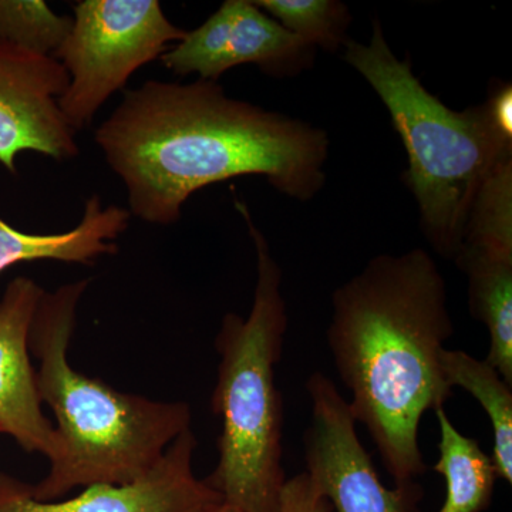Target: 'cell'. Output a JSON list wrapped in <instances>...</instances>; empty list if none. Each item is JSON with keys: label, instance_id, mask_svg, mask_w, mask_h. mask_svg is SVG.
I'll list each match as a JSON object with an SVG mask.
<instances>
[{"label": "cell", "instance_id": "1", "mask_svg": "<svg viewBox=\"0 0 512 512\" xmlns=\"http://www.w3.org/2000/svg\"><path fill=\"white\" fill-rule=\"evenodd\" d=\"M94 141L126 187L131 217L177 224L194 192L262 175L292 200L326 183L330 141L322 128L234 99L218 82L148 80L124 92Z\"/></svg>", "mask_w": 512, "mask_h": 512}, {"label": "cell", "instance_id": "2", "mask_svg": "<svg viewBox=\"0 0 512 512\" xmlns=\"http://www.w3.org/2000/svg\"><path fill=\"white\" fill-rule=\"evenodd\" d=\"M453 335L446 281L424 249L377 255L333 292V365L394 484L426 473L420 421L453 397L440 363Z\"/></svg>", "mask_w": 512, "mask_h": 512}, {"label": "cell", "instance_id": "3", "mask_svg": "<svg viewBox=\"0 0 512 512\" xmlns=\"http://www.w3.org/2000/svg\"><path fill=\"white\" fill-rule=\"evenodd\" d=\"M89 284L80 279L46 291L30 328L40 400L49 404L57 423L46 477L26 484L36 501L60 500L76 487L131 483L191 429L190 404L120 392L70 365L77 308Z\"/></svg>", "mask_w": 512, "mask_h": 512}, {"label": "cell", "instance_id": "4", "mask_svg": "<svg viewBox=\"0 0 512 512\" xmlns=\"http://www.w3.org/2000/svg\"><path fill=\"white\" fill-rule=\"evenodd\" d=\"M343 49V59L372 86L402 137L409 157L403 177L424 237L454 261L478 192L512 158L511 84L497 87L483 104L451 110L421 84L409 59L394 55L379 19L369 43L348 39Z\"/></svg>", "mask_w": 512, "mask_h": 512}, {"label": "cell", "instance_id": "5", "mask_svg": "<svg viewBox=\"0 0 512 512\" xmlns=\"http://www.w3.org/2000/svg\"><path fill=\"white\" fill-rule=\"evenodd\" d=\"M256 254L254 301L247 318L229 312L215 338L220 356L212 412L221 419L218 461L205 478L222 501L242 512H279L284 470V402L276 386L288 313L282 269L247 204L235 201Z\"/></svg>", "mask_w": 512, "mask_h": 512}, {"label": "cell", "instance_id": "6", "mask_svg": "<svg viewBox=\"0 0 512 512\" xmlns=\"http://www.w3.org/2000/svg\"><path fill=\"white\" fill-rule=\"evenodd\" d=\"M185 35L157 0L77 3L72 30L55 55L69 74V86L57 101L69 126L76 133L89 127L138 69L160 59Z\"/></svg>", "mask_w": 512, "mask_h": 512}, {"label": "cell", "instance_id": "7", "mask_svg": "<svg viewBox=\"0 0 512 512\" xmlns=\"http://www.w3.org/2000/svg\"><path fill=\"white\" fill-rule=\"evenodd\" d=\"M305 387L311 400V420L303 434L305 471L333 512H421L424 491L417 481L394 488L380 481L357 436L349 402L333 380L313 372Z\"/></svg>", "mask_w": 512, "mask_h": 512}, {"label": "cell", "instance_id": "8", "mask_svg": "<svg viewBox=\"0 0 512 512\" xmlns=\"http://www.w3.org/2000/svg\"><path fill=\"white\" fill-rule=\"evenodd\" d=\"M468 281V308L490 335L485 357L512 386V160L485 181L454 259Z\"/></svg>", "mask_w": 512, "mask_h": 512}, {"label": "cell", "instance_id": "9", "mask_svg": "<svg viewBox=\"0 0 512 512\" xmlns=\"http://www.w3.org/2000/svg\"><path fill=\"white\" fill-rule=\"evenodd\" d=\"M315 56V47L266 15L254 0H227L160 60L178 76L197 73L218 82L242 64H256L269 76H296L312 66Z\"/></svg>", "mask_w": 512, "mask_h": 512}, {"label": "cell", "instance_id": "10", "mask_svg": "<svg viewBox=\"0 0 512 512\" xmlns=\"http://www.w3.org/2000/svg\"><path fill=\"white\" fill-rule=\"evenodd\" d=\"M69 74L55 57L0 43V164L18 173L16 158L35 151L57 161L79 156L76 131L60 110Z\"/></svg>", "mask_w": 512, "mask_h": 512}, {"label": "cell", "instance_id": "11", "mask_svg": "<svg viewBox=\"0 0 512 512\" xmlns=\"http://www.w3.org/2000/svg\"><path fill=\"white\" fill-rule=\"evenodd\" d=\"M197 444L191 429L184 431L143 477L90 485L69 500H33L28 485L0 474V512H190L221 498L192 471Z\"/></svg>", "mask_w": 512, "mask_h": 512}, {"label": "cell", "instance_id": "12", "mask_svg": "<svg viewBox=\"0 0 512 512\" xmlns=\"http://www.w3.org/2000/svg\"><path fill=\"white\" fill-rule=\"evenodd\" d=\"M45 292L33 279L18 276L0 299V433L28 453L49 458L55 426L43 413L29 348L30 328Z\"/></svg>", "mask_w": 512, "mask_h": 512}, {"label": "cell", "instance_id": "13", "mask_svg": "<svg viewBox=\"0 0 512 512\" xmlns=\"http://www.w3.org/2000/svg\"><path fill=\"white\" fill-rule=\"evenodd\" d=\"M130 220L127 208L104 207L97 194L86 201L79 224L60 234H29L0 218V275L23 262L93 265L101 256L119 252L117 239L130 227Z\"/></svg>", "mask_w": 512, "mask_h": 512}, {"label": "cell", "instance_id": "14", "mask_svg": "<svg viewBox=\"0 0 512 512\" xmlns=\"http://www.w3.org/2000/svg\"><path fill=\"white\" fill-rule=\"evenodd\" d=\"M439 423V458L433 470L446 481V500L439 512H484L493 501L497 471L493 458L476 439L464 436L444 407L434 410Z\"/></svg>", "mask_w": 512, "mask_h": 512}, {"label": "cell", "instance_id": "15", "mask_svg": "<svg viewBox=\"0 0 512 512\" xmlns=\"http://www.w3.org/2000/svg\"><path fill=\"white\" fill-rule=\"evenodd\" d=\"M441 370L451 387H461L480 403L493 427V463L497 477L512 484V386L487 360L464 350L444 349Z\"/></svg>", "mask_w": 512, "mask_h": 512}, {"label": "cell", "instance_id": "16", "mask_svg": "<svg viewBox=\"0 0 512 512\" xmlns=\"http://www.w3.org/2000/svg\"><path fill=\"white\" fill-rule=\"evenodd\" d=\"M255 6L315 49L335 53L345 45L352 16L338 0H254Z\"/></svg>", "mask_w": 512, "mask_h": 512}, {"label": "cell", "instance_id": "17", "mask_svg": "<svg viewBox=\"0 0 512 512\" xmlns=\"http://www.w3.org/2000/svg\"><path fill=\"white\" fill-rule=\"evenodd\" d=\"M73 18L59 16L43 0H0V43L55 57L72 30Z\"/></svg>", "mask_w": 512, "mask_h": 512}, {"label": "cell", "instance_id": "18", "mask_svg": "<svg viewBox=\"0 0 512 512\" xmlns=\"http://www.w3.org/2000/svg\"><path fill=\"white\" fill-rule=\"evenodd\" d=\"M279 512H333V507L308 473L302 471L292 478H286Z\"/></svg>", "mask_w": 512, "mask_h": 512}, {"label": "cell", "instance_id": "19", "mask_svg": "<svg viewBox=\"0 0 512 512\" xmlns=\"http://www.w3.org/2000/svg\"><path fill=\"white\" fill-rule=\"evenodd\" d=\"M190 512H242L238 510V508L232 507L225 501H222V498H218V500L210 501V503H205L200 505V507L194 508V510Z\"/></svg>", "mask_w": 512, "mask_h": 512}]
</instances>
